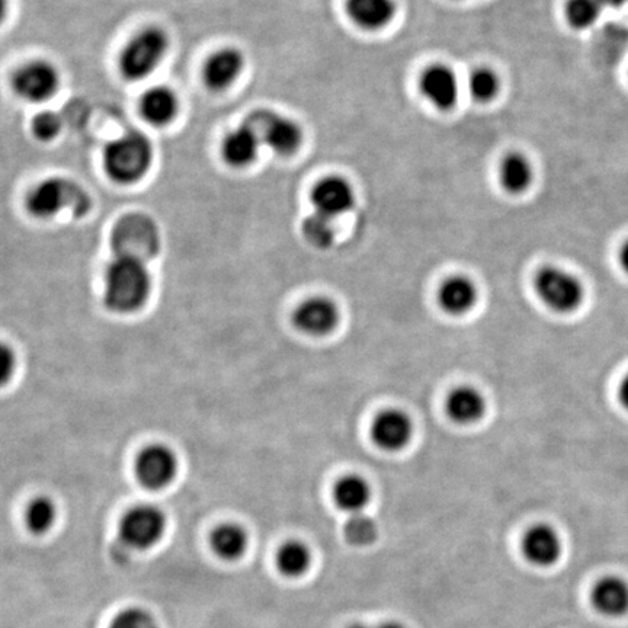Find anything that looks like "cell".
<instances>
[{
  "mask_svg": "<svg viewBox=\"0 0 628 628\" xmlns=\"http://www.w3.org/2000/svg\"><path fill=\"white\" fill-rule=\"evenodd\" d=\"M152 293V277L146 264L137 259L115 256L105 274L104 300L115 313L142 309Z\"/></svg>",
  "mask_w": 628,
  "mask_h": 628,
  "instance_id": "cell-1",
  "label": "cell"
},
{
  "mask_svg": "<svg viewBox=\"0 0 628 628\" xmlns=\"http://www.w3.org/2000/svg\"><path fill=\"white\" fill-rule=\"evenodd\" d=\"M152 163V143L137 131H131L120 139H115L105 149V171L117 184H136L150 171Z\"/></svg>",
  "mask_w": 628,
  "mask_h": 628,
  "instance_id": "cell-2",
  "label": "cell"
},
{
  "mask_svg": "<svg viewBox=\"0 0 628 628\" xmlns=\"http://www.w3.org/2000/svg\"><path fill=\"white\" fill-rule=\"evenodd\" d=\"M27 205L28 211L38 219H51L62 211L83 217L91 210L92 200L76 182L66 178H48L32 189Z\"/></svg>",
  "mask_w": 628,
  "mask_h": 628,
  "instance_id": "cell-3",
  "label": "cell"
},
{
  "mask_svg": "<svg viewBox=\"0 0 628 628\" xmlns=\"http://www.w3.org/2000/svg\"><path fill=\"white\" fill-rule=\"evenodd\" d=\"M168 50L169 37L162 28H144L121 51V75L130 82L149 78L163 62Z\"/></svg>",
  "mask_w": 628,
  "mask_h": 628,
  "instance_id": "cell-4",
  "label": "cell"
},
{
  "mask_svg": "<svg viewBox=\"0 0 628 628\" xmlns=\"http://www.w3.org/2000/svg\"><path fill=\"white\" fill-rule=\"evenodd\" d=\"M115 256L137 259L146 264L160 249V235L155 221L143 214H130L118 221L112 233Z\"/></svg>",
  "mask_w": 628,
  "mask_h": 628,
  "instance_id": "cell-5",
  "label": "cell"
},
{
  "mask_svg": "<svg viewBox=\"0 0 628 628\" xmlns=\"http://www.w3.org/2000/svg\"><path fill=\"white\" fill-rule=\"evenodd\" d=\"M245 124L255 131L262 144L280 156L294 155L303 143V131L299 124L277 112H253Z\"/></svg>",
  "mask_w": 628,
  "mask_h": 628,
  "instance_id": "cell-6",
  "label": "cell"
},
{
  "mask_svg": "<svg viewBox=\"0 0 628 628\" xmlns=\"http://www.w3.org/2000/svg\"><path fill=\"white\" fill-rule=\"evenodd\" d=\"M166 515L153 505L130 509L120 522V537L134 550L153 549L166 531Z\"/></svg>",
  "mask_w": 628,
  "mask_h": 628,
  "instance_id": "cell-7",
  "label": "cell"
},
{
  "mask_svg": "<svg viewBox=\"0 0 628 628\" xmlns=\"http://www.w3.org/2000/svg\"><path fill=\"white\" fill-rule=\"evenodd\" d=\"M535 291L546 306L560 313L573 312L583 300V288L578 278L557 267H544L538 271Z\"/></svg>",
  "mask_w": 628,
  "mask_h": 628,
  "instance_id": "cell-8",
  "label": "cell"
},
{
  "mask_svg": "<svg viewBox=\"0 0 628 628\" xmlns=\"http://www.w3.org/2000/svg\"><path fill=\"white\" fill-rule=\"evenodd\" d=\"M16 95L34 104L50 101L60 88V73L46 60H34L22 66L14 75Z\"/></svg>",
  "mask_w": 628,
  "mask_h": 628,
  "instance_id": "cell-9",
  "label": "cell"
},
{
  "mask_svg": "<svg viewBox=\"0 0 628 628\" xmlns=\"http://www.w3.org/2000/svg\"><path fill=\"white\" fill-rule=\"evenodd\" d=\"M178 457L166 445L144 448L136 460V476L146 489L162 490L171 485L178 474Z\"/></svg>",
  "mask_w": 628,
  "mask_h": 628,
  "instance_id": "cell-10",
  "label": "cell"
},
{
  "mask_svg": "<svg viewBox=\"0 0 628 628\" xmlns=\"http://www.w3.org/2000/svg\"><path fill=\"white\" fill-rule=\"evenodd\" d=\"M294 325L310 336H325L339 325V309L326 297L303 301L294 312Z\"/></svg>",
  "mask_w": 628,
  "mask_h": 628,
  "instance_id": "cell-11",
  "label": "cell"
},
{
  "mask_svg": "<svg viewBox=\"0 0 628 628\" xmlns=\"http://www.w3.org/2000/svg\"><path fill=\"white\" fill-rule=\"evenodd\" d=\"M314 213L333 220L352 210L355 204L354 189L339 176H329L320 181L312 192Z\"/></svg>",
  "mask_w": 628,
  "mask_h": 628,
  "instance_id": "cell-12",
  "label": "cell"
},
{
  "mask_svg": "<svg viewBox=\"0 0 628 628\" xmlns=\"http://www.w3.org/2000/svg\"><path fill=\"white\" fill-rule=\"evenodd\" d=\"M371 435L378 447L394 453L408 447L412 440L413 424L409 415L402 410H384L374 421Z\"/></svg>",
  "mask_w": 628,
  "mask_h": 628,
  "instance_id": "cell-13",
  "label": "cell"
},
{
  "mask_svg": "<svg viewBox=\"0 0 628 628\" xmlns=\"http://www.w3.org/2000/svg\"><path fill=\"white\" fill-rule=\"evenodd\" d=\"M421 91L438 110H451L456 107L460 95L456 73L442 64L428 67L421 78Z\"/></svg>",
  "mask_w": 628,
  "mask_h": 628,
  "instance_id": "cell-14",
  "label": "cell"
},
{
  "mask_svg": "<svg viewBox=\"0 0 628 628\" xmlns=\"http://www.w3.org/2000/svg\"><path fill=\"white\" fill-rule=\"evenodd\" d=\"M245 69V57L237 48H223L208 57L204 64L203 78L208 89L226 91L239 79Z\"/></svg>",
  "mask_w": 628,
  "mask_h": 628,
  "instance_id": "cell-15",
  "label": "cell"
},
{
  "mask_svg": "<svg viewBox=\"0 0 628 628\" xmlns=\"http://www.w3.org/2000/svg\"><path fill=\"white\" fill-rule=\"evenodd\" d=\"M562 540L550 525H534L522 540V553L528 562L538 567L556 565L562 557Z\"/></svg>",
  "mask_w": 628,
  "mask_h": 628,
  "instance_id": "cell-16",
  "label": "cell"
},
{
  "mask_svg": "<svg viewBox=\"0 0 628 628\" xmlns=\"http://www.w3.org/2000/svg\"><path fill=\"white\" fill-rule=\"evenodd\" d=\"M592 605L607 617L618 618L628 613V583L618 576H605L592 589Z\"/></svg>",
  "mask_w": 628,
  "mask_h": 628,
  "instance_id": "cell-17",
  "label": "cell"
},
{
  "mask_svg": "<svg viewBox=\"0 0 628 628\" xmlns=\"http://www.w3.org/2000/svg\"><path fill=\"white\" fill-rule=\"evenodd\" d=\"M476 285L467 277H451L438 290V304L450 316H464L477 303Z\"/></svg>",
  "mask_w": 628,
  "mask_h": 628,
  "instance_id": "cell-18",
  "label": "cell"
},
{
  "mask_svg": "<svg viewBox=\"0 0 628 628\" xmlns=\"http://www.w3.org/2000/svg\"><path fill=\"white\" fill-rule=\"evenodd\" d=\"M445 410L451 421L456 424H476L485 415L486 400L483 394L474 387H457L448 394Z\"/></svg>",
  "mask_w": 628,
  "mask_h": 628,
  "instance_id": "cell-19",
  "label": "cell"
},
{
  "mask_svg": "<svg viewBox=\"0 0 628 628\" xmlns=\"http://www.w3.org/2000/svg\"><path fill=\"white\" fill-rule=\"evenodd\" d=\"M346 12L358 27L377 31L393 21L396 3L394 0H348Z\"/></svg>",
  "mask_w": 628,
  "mask_h": 628,
  "instance_id": "cell-20",
  "label": "cell"
},
{
  "mask_svg": "<svg viewBox=\"0 0 628 628\" xmlns=\"http://www.w3.org/2000/svg\"><path fill=\"white\" fill-rule=\"evenodd\" d=\"M179 102L175 92L165 86H155L142 96L140 112L147 123L155 127L168 126L178 114Z\"/></svg>",
  "mask_w": 628,
  "mask_h": 628,
  "instance_id": "cell-21",
  "label": "cell"
},
{
  "mask_svg": "<svg viewBox=\"0 0 628 628\" xmlns=\"http://www.w3.org/2000/svg\"><path fill=\"white\" fill-rule=\"evenodd\" d=\"M261 144L255 131L245 124L226 137L221 153H223L227 165L233 166V168H246L258 159Z\"/></svg>",
  "mask_w": 628,
  "mask_h": 628,
  "instance_id": "cell-22",
  "label": "cell"
},
{
  "mask_svg": "<svg viewBox=\"0 0 628 628\" xmlns=\"http://www.w3.org/2000/svg\"><path fill=\"white\" fill-rule=\"evenodd\" d=\"M248 546L249 535L245 528L232 522L220 525L211 534V549L224 562H236L242 559Z\"/></svg>",
  "mask_w": 628,
  "mask_h": 628,
  "instance_id": "cell-23",
  "label": "cell"
},
{
  "mask_svg": "<svg viewBox=\"0 0 628 628\" xmlns=\"http://www.w3.org/2000/svg\"><path fill=\"white\" fill-rule=\"evenodd\" d=\"M336 505L349 514H360L371 501V487L361 476H345L333 489Z\"/></svg>",
  "mask_w": 628,
  "mask_h": 628,
  "instance_id": "cell-24",
  "label": "cell"
},
{
  "mask_svg": "<svg viewBox=\"0 0 628 628\" xmlns=\"http://www.w3.org/2000/svg\"><path fill=\"white\" fill-rule=\"evenodd\" d=\"M312 566V553L301 541L293 540L283 544L277 553V567L287 578H300Z\"/></svg>",
  "mask_w": 628,
  "mask_h": 628,
  "instance_id": "cell-25",
  "label": "cell"
},
{
  "mask_svg": "<svg viewBox=\"0 0 628 628\" xmlns=\"http://www.w3.org/2000/svg\"><path fill=\"white\" fill-rule=\"evenodd\" d=\"M501 182L503 188L511 194H522L530 188L533 182V168L527 157L512 153L503 160L501 168Z\"/></svg>",
  "mask_w": 628,
  "mask_h": 628,
  "instance_id": "cell-26",
  "label": "cell"
},
{
  "mask_svg": "<svg viewBox=\"0 0 628 628\" xmlns=\"http://www.w3.org/2000/svg\"><path fill=\"white\" fill-rule=\"evenodd\" d=\"M57 506L47 496L32 499L25 511V524L35 535L47 534L56 525Z\"/></svg>",
  "mask_w": 628,
  "mask_h": 628,
  "instance_id": "cell-27",
  "label": "cell"
},
{
  "mask_svg": "<svg viewBox=\"0 0 628 628\" xmlns=\"http://www.w3.org/2000/svg\"><path fill=\"white\" fill-rule=\"evenodd\" d=\"M345 540L354 547H368L376 543L378 525L373 518L360 514L351 515L344 527Z\"/></svg>",
  "mask_w": 628,
  "mask_h": 628,
  "instance_id": "cell-28",
  "label": "cell"
},
{
  "mask_svg": "<svg viewBox=\"0 0 628 628\" xmlns=\"http://www.w3.org/2000/svg\"><path fill=\"white\" fill-rule=\"evenodd\" d=\"M304 239L314 248L328 249L335 242V229L332 220L319 213L306 217L301 226Z\"/></svg>",
  "mask_w": 628,
  "mask_h": 628,
  "instance_id": "cell-29",
  "label": "cell"
},
{
  "mask_svg": "<svg viewBox=\"0 0 628 628\" xmlns=\"http://www.w3.org/2000/svg\"><path fill=\"white\" fill-rule=\"evenodd\" d=\"M599 0H569L566 5V19L575 30H586L598 21L602 11Z\"/></svg>",
  "mask_w": 628,
  "mask_h": 628,
  "instance_id": "cell-30",
  "label": "cell"
},
{
  "mask_svg": "<svg viewBox=\"0 0 628 628\" xmlns=\"http://www.w3.org/2000/svg\"><path fill=\"white\" fill-rule=\"evenodd\" d=\"M499 83L498 76L492 72L490 69H476L470 75L469 79V92L471 98L476 102H485L492 101L499 92Z\"/></svg>",
  "mask_w": 628,
  "mask_h": 628,
  "instance_id": "cell-31",
  "label": "cell"
},
{
  "mask_svg": "<svg viewBox=\"0 0 628 628\" xmlns=\"http://www.w3.org/2000/svg\"><path fill=\"white\" fill-rule=\"evenodd\" d=\"M63 130V120L57 112L41 111L32 118L31 131L40 142L57 139Z\"/></svg>",
  "mask_w": 628,
  "mask_h": 628,
  "instance_id": "cell-32",
  "label": "cell"
},
{
  "mask_svg": "<svg viewBox=\"0 0 628 628\" xmlns=\"http://www.w3.org/2000/svg\"><path fill=\"white\" fill-rule=\"evenodd\" d=\"M110 628H159L156 618L143 608H127L115 615Z\"/></svg>",
  "mask_w": 628,
  "mask_h": 628,
  "instance_id": "cell-33",
  "label": "cell"
},
{
  "mask_svg": "<svg viewBox=\"0 0 628 628\" xmlns=\"http://www.w3.org/2000/svg\"><path fill=\"white\" fill-rule=\"evenodd\" d=\"M16 355L14 349L5 342H0V387L6 386L14 377Z\"/></svg>",
  "mask_w": 628,
  "mask_h": 628,
  "instance_id": "cell-34",
  "label": "cell"
},
{
  "mask_svg": "<svg viewBox=\"0 0 628 628\" xmlns=\"http://www.w3.org/2000/svg\"><path fill=\"white\" fill-rule=\"evenodd\" d=\"M620 399L623 405L628 409V376L624 378L623 383H621Z\"/></svg>",
  "mask_w": 628,
  "mask_h": 628,
  "instance_id": "cell-35",
  "label": "cell"
},
{
  "mask_svg": "<svg viewBox=\"0 0 628 628\" xmlns=\"http://www.w3.org/2000/svg\"><path fill=\"white\" fill-rule=\"evenodd\" d=\"M9 0H0V25L5 21L6 15H8Z\"/></svg>",
  "mask_w": 628,
  "mask_h": 628,
  "instance_id": "cell-36",
  "label": "cell"
},
{
  "mask_svg": "<svg viewBox=\"0 0 628 628\" xmlns=\"http://www.w3.org/2000/svg\"><path fill=\"white\" fill-rule=\"evenodd\" d=\"M620 261L623 268L628 272V242L623 246V249H621Z\"/></svg>",
  "mask_w": 628,
  "mask_h": 628,
  "instance_id": "cell-37",
  "label": "cell"
},
{
  "mask_svg": "<svg viewBox=\"0 0 628 628\" xmlns=\"http://www.w3.org/2000/svg\"><path fill=\"white\" fill-rule=\"evenodd\" d=\"M604 6H611V8H618V6L626 5L628 0H599Z\"/></svg>",
  "mask_w": 628,
  "mask_h": 628,
  "instance_id": "cell-38",
  "label": "cell"
},
{
  "mask_svg": "<svg viewBox=\"0 0 628 628\" xmlns=\"http://www.w3.org/2000/svg\"><path fill=\"white\" fill-rule=\"evenodd\" d=\"M374 628H408L403 626L402 623H397V621H387V623L380 624V626Z\"/></svg>",
  "mask_w": 628,
  "mask_h": 628,
  "instance_id": "cell-39",
  "label": "cell"
},
{
  "mask_svg": "<svg viewBox=\"0 0 628 628\" xmlns=\"http://www.w3.org/2000/svg\"><path fill=\"white\" fill-rule=\"evenodd\" d=\"M349 628H374V627L367 626V624L358 623V624H352V626Z\"/></svg>",
  "mask_w": 628,
  "mask_h": 628,
  "instance_id": "cell-40",
  "label": "cell"
}]
</instances>
